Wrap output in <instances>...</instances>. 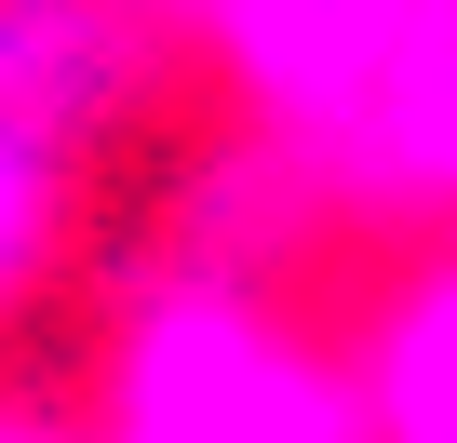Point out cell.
<instances>
[{
	"label": "cell",
	"mask_w": 457,
	"mask_h": 443,
	"mask_svg": "<svg viewBox=\"0 0 457 443\" xmlns=\"http://www.w3.org/2000/svg\"><path fill=\"white\" fill-rule=\"evenodd\" d=\"M363 443H457V229H430L350 336Z\"/></svg>",
	"instance_id": "cell-3"
},
{
	"label": "cell",
	"mask_w": 457,
	"mask_h": 443,
	"mask_svg": "<svg viewBox=\"0 0 457 443\" xmlns=\"http://www.w3.org/2000/svg\"><path fill=\"white\" fill-rule=\"evenodd\" d=\"M95 161H108L95 135H68V121H41V108H14V94H0V323H14V309L68 269Z\"/></svg>",
	"instance_id": "cell-4"
},
{
	"label": "cell",
	"mask_w": 457,
	"mask_h": 443,
	"mask_svg": "<svg viewBox=\"0 0 457 443\" xmlns=\"http://www.w3.org/2000/svg\"><path fill=\"white\" fill-rule=\"evenodd\" d=\"M337 215H390V229H457V0H403V28L310 161Z\"/></svg>",
	"instance_id": "cell-2"
},
{
	"label": "cell",
	"mask_w": 457,
	"mask_h": 443,
	"mask_svg": "<svg viewBox=\"0 0 457 443\" xmlns=\"http://www.w3.org/2000/svg\"><path fill=\"white\" fill-rule=\"evenodd\" d=\"M95 443H363L350 349L283 323L228 269H162L108 336V430Z\"/></svg>",
	"instance_id": "cell-1"
},
{
	"label": "cell",
	"mask_w": 457,
	"mask_h": 443,
	"mask_svg": "<svg viewBox=\"0 0 457 443\" xmlns=\"http://www.w3.org/2000/svg\"><path fill=\"white\" fill-rule=\"evenodd\" d=\"M0 443H68V430H41V416H0Z\"/></svg>",
	"instance_id": "cell-5"
}]
</instances>
